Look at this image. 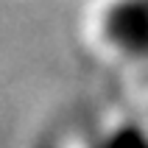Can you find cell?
I'll return each instance as SVG.
<instances>
[{"label": "cell", "instance_id": "6da1fadb", "mask_svg": "<svg viewBox=\"0 0 148 148\" xmlns=\"http://www.w3.org/2000/svg\"><path fill=\"white\" fill-rule=\"evenodd\" d=\"M103 36L126 56H148V0H120L103 17Z\"/></svg>", "mask_w": 148, "mask_h": 148}, {"label": "cell", "instance_id": "7a4b0ae2", "mask_svg": "<svg viewBox=\"0 0 148 148\" xmlns=\"http://www.w3.org/2000/svg\"><path fill=\"white\" fill-rule=\"evenodd\" d=\"M106 148H148V137L140 132V129L126 126V129L115 132V134L106 140Z\"/></svg>", "mask_w": 148, "mask_h": 148}]
</instances>
